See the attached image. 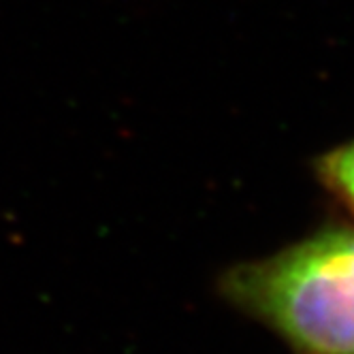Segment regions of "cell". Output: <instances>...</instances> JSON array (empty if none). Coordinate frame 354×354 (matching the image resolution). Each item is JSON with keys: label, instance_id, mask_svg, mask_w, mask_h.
I'll use <instances>...</instances> for the list:
<instances>
[{"label": "cell", "instance_id": "1", "mask_svg": "<svg viewBox=\"0 0 354 354\" xmlns=\"http://www.w3.org/2000/svg\"><path fill=\"white\" fill-rule=\"evenodd\" d=\"M220 292L297 354H354V226L231 267Z\"/></svg>", "mask_w": 354, "mask_h": 354}, {"label": "cell", "instance_id": "2", "mask_svg": "<svg viewBox=\"0 0 354 354\" xmlns=\"http://www.w3.org/2000/svg\"><path fill=\"white\" fill-rule=\"evenodd\" d=\"M316 177L354 218V137L316 158Z\"/></svg>", "mask_w": 354, "mask_h": 354}]
</instances>
